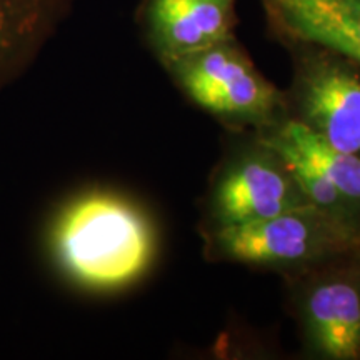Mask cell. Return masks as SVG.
<instances>
[{"mask_svg": "<svg viewBox=\"0 0 360 360\" xmlns=\"http://www.w3.org/2000/svg\"><path fill=\"white\" fill-rule=\"evenodd\" d=\"M49 242L58 270L92 292L132 285L154 262L157 249L148 215L110 191L84 192L67 202L53 219Z\"/></svg>", "mask_w": 360, "mask_h": 360, "instance_id": "cell-1", "label": "cell"}, {"mask_svg": "<svg viewBox=\"0 0 360 360\" xmlns=\"http://www.w3.org/2000/svg\"><path fill=\"white\" fill-rule=\"evenodd\" d=\"M220 259L262 267H309L337 260L360 247V232L305 205L260 222L215 229Z\"/></svg>", "mask_w": 360, "mask_h": 360, "instance_id": "cell-2", "label": "cell"}, {"mask_svg": "<svg viewBox=\"0 0 360 360\" xmlns=\"http://www.w3.org/2000/svg\"><path fill=\"white\" fill-rule=\"evenodd\" d=\"M165 69L192 102L224 119L265 124L282 105V94L257 70L236 35Z\"/></svg>", "mask_w": 360, "mask_h": 360, "instance_id": "cell-3", "label": "cell"}, {"mask_svg": "<svg viewBox=\"0 0 360 360\" xmlns=\"http://www.w3.org/2000/svg\"><path fill=\"white\" fill-rule=\"evenodd\" d=\"M294 56L295 120L337 150L360 154V67L319 45H287Z\"/></svg>", "mask_w": 360, "mask_h": 360, "instance_id": "cell-4", "label": "cell"}, {"mask_svg": "<svg viewBox=\"0 0 360 360\" xmlns=\"http://www.w3.org/2000/svg\"><path fill=\"white\" fill-rule=\"evenodd\" d=\"M259 146L257 152L225 170L215 186L210 205L215 229L260 222L312 205L290 165L262 143Z\"/></svg>", "mask_w": 360, "mask_h": 360, "instance_id": "cell-5", "label": "cell"}, {"mask_svg": "<svg viewBox=\"0 0 360 360\" xmlns=\"http://www.w3.org/2000/svg\"><path fill=\"white\" fill-rule=\"evenodd\" d=\"M354 252L345 264L315 277L300 297L305 337L323 359L350 360L360 354V262Z\"/></svg>", "mask_w": 360, "mask_h": 360, "instance_id": "cell-6", "label": "cell"}, {"mask_svg": "<svg viewBox=\"0 0 360 360\" xmlns=\"http://www.w3.org/2000/svg\"><path fill=\"white\" fill-rule=\"evenodd\" d=\"M237 0H142L137 20L152 53L167 67L233 37Z\"/></svg>", "mask_w": 360, "mask_h": 360, "instance_id": "cell-7", "label": "cell"}, {"mask_svg": "<svg viewBox=\"0 0 360 360\" xmlns=\"http://www.w3.org/2000/svg\"><path fill=\"white\" fill-rule=\"evenodd\" d=\"M72 0H0V90L37 60Z\"/></svg>", "mask_w": 360, "mask_h": 360, "instance_id": "cell-8", "label": "cell"}, {"mask_svg": "<svg viewBox=\"0 0 360 360\" xmlns=\"http://www.w3.org/2000/svg\"><path fill=\"white\" fill-rule=\"evenodd\" d=\"M259 143L274 150H289L304 157L345 199L360 209V154L332 148L295 119L283 120L270 129Z\"/></svg>", "mask_w": 360, "mask_h": 360, "instance_id": "cell-9", "label": "cell"}, {"mask_svg": "<svg viewBox=\"0 0 360 360\" xmlns=\"http://www.w3.org/2000/svg\"><path fill=\"white\" fill-rule=\"evenodd\" d=\"M354 254H355V257H357V259H359V262H360V247H359V249H357V250H355V252H354Z\"/></svg>", "mask_w": 360, "mask_h": 360, "instance_id": "cell-10", "label": "cell"}]
</instances>
